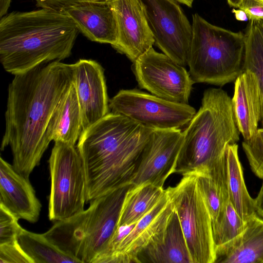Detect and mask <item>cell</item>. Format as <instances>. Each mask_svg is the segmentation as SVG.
<instances>
[{"instance_id":"obj_28","label":"cell","mask_w":263,"mask_h":263,"mask_svg":"<svg viewBox=\"0 0 263 263\" xmlns=\"http://www.w3.org/2000/svg\"><path fill=\"white\" fill-rule=\"evenodd\" d=\"M242 147L252 172L263 180V128L248 140H243Z\"/></svg>"},{"instance_id":"obj_35","label":"cell","mask_w":263,"mask_h":263,"mask_svg":"<svg viewBox=\"0 0 263 263\" xmlns=\"http://www.w3.org/2000/svg\"><path fill=\"white\" fill-rule=\"evenodd\" d=\"M232 12L234 13L236 20L240 21H247L249 18L246 13L241 9H232Z\"/></svg>"},{"instance_id":"obj_30","label":"cell","mask_w":263,"mask_h":263,"mask_svg":"<svg viewBox=\"0 0 263 263\" xmlns=\"http://www.w3.org/2000/svg\"><path fill=\"white\" fill-rule=\"evenodd\" d=\"M0 263H33L17 240L0 245Z\"/></svg>"},{"instance_id":"obj_7","label":"cell","mask_w":263,"mask_h":263,"mask_svg":"<svg viewBox=\"0 0 263 263\" xmlns=\"http://www.w3.org/2000/svg\"><path fill=\"white\" fill-rule=\"evenodd\" d=\"M54 143L49 160L51 191L48 217L59 221L84 210L87 188L84 164L77 147L63 142Z\"/></svg>"},{"instance_id":"obj_11","label":"cell","mask_w":263,"mask_h":263,"mask_svg":"<svg viewBox=\"0 0 263 263\" xmlns=\"http://www.w3.org/2000/svg\"><path fill=\"white\" fill-rule=\"evenodd\" d=\"M133 185L125 184L91 201L87 209L83 262L93 263L106 252L117 228L125 195Z\"/></svg>"},{"instance_id":"obj_34","label":"cell","mask_w":263,"mask_h":263,"mask_svg":"<svg viewBox=\"0 0 263 263\" xmlns=\"http://www.w3.org/2000/svg\"><path fill=\"white\" fill-rule=\"evenodd\" d=\"M11 0H0V17L7 14Z\"/></svg>"},{"instance_id":"obj_21","label":"cell","mask_w":263,"mask_h":263,"mask_svg":"<svg viewBox=\"0 0 263 263\" xmlns=\"http://www.w3.org/2000/svg\"><path fill=\"white\" fill-rule=\"evenodd\" d=\"M82 132L81 113L73 82L61 97L51 115L47 136L50 141L75 145Z\"/></svg>"},{"instance_id":"obj_20","label":"cell","mask_w":263,"mask_h":263,"mask_svg":"<svg viewBox=\"0 0 263 263\" xmlns=\"http://www.w3.org/2000/svg\"><path fill=\"white\" fill-rule=\"evenodd\" d=\"M139 262L192 263L181 224L174 211L163 234L138 255Z\"/></svg>"},{"instance_id":"obj_26","label":"cell","mask_w":263,"mask_h":263,"mask_svg":"<svg viewBox=\"0 0 263 263\" xmlns=\"http://www.w3.org/2000/svg\"><path fill=\"white\" fill-rule=\"evenodd\" d=\"M248 70L256 77L262 99L260 121L263 128V20L249 21L245 33L243 71Z\"/></svg>"},{"instance_id":"obj_1","label":"cell","mask_w":263,"mask_h":263,"mask_svg":"<svg viewBox=\"0 0 263 263\" xmlns=\"http://www.w3.org/2000/svg\"><path fill=\"white\" fill-rule=\"evenodd\" d=\"M73 82V64L53 61L14 75L9 84L1 149L10 147L13 167L24 177L40 164L51 142V115Z\"/></svg>"},{"instance_id":"obj_5","label":"cell","mask_w":263,"mask_h":263,"mask_svg":"<svg viewBox=\"0 0 263 263\" xmlns=\"http://www.w3.org/2000/svg\"><path fill=\"white\" fill-rule=\"evenodd\" d=\"M192 25L187 66L194 83L223 86L234 82L243 71L245 34L213 25L198 13Z\"/></svg>"},{"instance_id":"obj_9","label":"cell","mask_w":263,"mask_h":263,"mask_svg":"<svg viewBox=\"0 0 263 263\" xmlns=\"http://www.w3.org/2000/svg\"><path fill=\"white\" fill-rule=\"evenodd\" d=\"M156 45L178 64L187 66L192 25L176 0H140Z\"/></svg>"},{"instance_id":"obj_25","label":"cell","mask_w":263,"mask_h":263,"mask_svg":"<svg viewBox=\"0 0 263 263\" xmlns=\"http://www.w3.org/2000/svg\"><path fill=\"white\" fill-rule=\"evenodd\" d=\"M17 241L33 263L80 262L62 252L43 234L35 233L22 228L18 235Z\"/></svg>"},{"instance_id":"obj_32","label":"cell","mask_w":263,"mask_h":263,"mask_svg":"<svg viewBox=\"0 0 263 263\" xmlns=\"http://www.w3.org/2000/svg\"><path fill=\"white\" fill-rule=\"evenodd\" d=\"M239 8L246 13L249 21L263 20V0H242Z\"/></svg>"},{"instance_id":"obj_13","label":"cell","mask_w":263,"mask_h":263,"mask_svg":"<svg viewBox=\"0 0 263 263\" xmlns=\"http://www.w3.org/2000/svg\"><path fill=\"white\" fill-rule=\"evenodd\" d=\"M116 23L117 39L111 46L133 63L155 44L140 0H106Z\"/></svg>"},{"instance_id":"obj_36","label":"cell","mask_w":263,"mask_h":263,"mask_svg":"<svg viewBox=\"0 0 263 263\" xmlns=\"http://www.w3.org/2000/svg\"><path fill=\"white\" fill-rule=\"evenodd\" d=\"M228 4L231 7L239 8L242 0H227Z\"/></svg>"},{"instance_id":"obj_8","label":"cell","mask_w":263,"mask_h":263,"mask_svg":"<svg viewBox=\"0 0 263 263\" xmlns=\"http://www.w3.org/2000/svg\"><path fill=\"white\" fill-rule=\"evenodd\" d=\"M111 112L153 129H178L196 113L189 104L164 100L138 89H122L109 101Z\"/></svg>"},{"instance_id":"obj_16","label":"cell","mask_w":263,"mask_h":263,"mask_svg":"<svg viewBox=\"0 0 263 263\" xmlns=\"http://www.w3.org/2000/svg\"><path fill=\"white\" fill-rule=\"evenodd\" d=\"M0 204L17 219L36 222L42 205L29 178L17 173L13 166L0 159Z\"/></svg>"},{"instance_id":"obj_23","label":"cell","mask_w":263,"mask_h":263,"mask_svg":"<svg viewBox=\"0 0 263 263\" xmlns=\"http://www.w3.org/2000/svg\"><path fill=\"white\" fill-rule=\"evenodd\" d=\"M87 210L68 218L57 221L43 234L62 252L83 262Z\"/></svg>"},{"instance_id":"obj_18","label":"cell","mask_w":263,"mask_h":263,"mask_svg":"<svg viewBox=\"0 0 263 263\" xmlns=\"http://www.w3.org/2000/svg\"><path fill=\"white\" fill-rule=\"evenodd\" d=\"M89 40L114 45L117 27L113 11L106 0L87 2L72 6L64 12Z\"/></svg>"},{"instance_id":"obj_3","label":"cell","mask_w":263,"mask_h":263,"mask_svg":"<svg viewBox=\"0 0 263 263\" xmlns=\"http://www.w3.org/2000/svg\"><path fill=\"white\" fill-rule=\"evenodd\" d=\"M80 31L65 13L13 11L0 19V61L14 75L69 57Z\"/></svg>"},{"instance_id":"obj_33","label":"cell","mask_w":263,"mask_h":263,"mask_svg":"<svg viewBox=\"0 0 263 263\" xmlns=\"http://www.w3.org/2000/svg\"><path fill=\"white\" fill-rule=\"evenodd\" d=\"M254 201L256 214L263 219V181L260 191L256 198L254 199Z\"/></svg>"},{"instance_id":"obj_17","label":"cell","mask_w":263,"mask_h":263,"mask_svg":"<svg viewBox=\"0 0 263 263\" xmlns=\"http://www.w3.org/2000/svg\"><path fill=\"white\" fill-rule=\"evenodd\" d=\"M234 82V114L243 140H248L257 131L261 117L260 90L256 77L248 70H243Z\"/></svg>"},{"instance_id":"obj_10","label":"cell","mask_w":263,"mask_h":263,"mask_svg":"<svg viewBox=\"0 0 263 263\" xmlns=\"http://www.w3.org/2000/svg\"><path fill=\"white\" fill-rule=\"evenodd\" d=\"M133 63L139 87L164 100L189 104L194 83L184 66L153 47Z\"/></svg>"},{"instance_id":"obj_6","label":"cell","mask_w":263,"mask_h":263,"mask_svg":"<svg viewBox=\"0 0 263 263\" xmlns=\"http://www.w3.org/2000/svg\"><path fill=\"white\" fill-rule=\"evenodd\" d=\"M166 191L179 218L192 263H214L215 246L209 211L194 172L182 175Z\"/></svg>"},{"instance_id":"obj_4","label":"cell","mask_w":263,"mask_h":263,"mask_svg":"<svg viewBox=\"0 0 263 263\" xmlns=\"http://www.w3.org/2000/svg\"><path fill=\"white\" fill-rule=\"evenodd\" d=\"M175 173L209 170L239 140L232 98L221 88L204 90L201 105L183 132Z\"/></svg>"},{"instance_id":"obj_27","label":"cell","mask_w":263,"mask_h":263,"mask_svg":"<svg viewBox=\"0 0 263 263\" xmlns=\"http://www.w3.org/2000/svg\"><path fill=\"white\" fill-rule=\"evenodd\" d=\"M245 227L246 223L238 215L229 199L217 219L212 223L215 249L237 238L242 233Z\"/></svg>"},{"instance_id":"obj_15","label":"cell","mask_w":263,"mask_h":263,"mask_svg":"<svg viewBox=\"0 0 263 263\" xmlns=\"http://www.w3.org/2000/svg\"><path fill=\"white\" fill-rule=\"evenodd\" d=\"M174 211L166 191L160 200L137 222L131 232L117 245L108 262H139V254L162 235Z\"/></svg>"},{"instance_id":"obj_14","label":"cell","mask_w":263,"mask_h":263,"mask_svg":"<svg viewBox=\"0 0 263 263\" xmlns=\"http://www.w3.org/2000/svg\"><path fill=\"white\" fill-rule=\"evenodd\" d=\"M73 83L80 108L82 132L109 112L104 69L97 62L80 59L73 64Z\"/></svg>"},{"instance_id":"obj_19","label":"cell","mask_w":263,"mask_h":263,"mask_svg":"<svg viewBox=\"0 0 263 263\" xmlns=\"http://www.w3.org/2000/svg\"><path fill=\"white\" fill-rule=\"evenodd\" d=\"M215 255L214 263H263V219L253 216L242 233L216 248Z\"/></svg>"},{"instance_id":"obj_22","label":"cell","mask_w":263,"mask_h":263,"mask_svg":"<svg viewBox=\"0 0 263 263\" xmlns=\"http://www.w3.org/2000/svg\"><path fill=\"white\" fill-rule=\"evenodd\" d=\"M237 143L229 144L226 150L228 193L230 201L238 215L246 223L257 214L254 199L249 195L245 183Z\"/></svg>"},{"instance_id":"obj_24","label":"cell","mask_w":263,"mask_h":263,"mask_svg":"<svg viewBox=\"0 0 263 263\" xmlns=\"http://www.w3.org/2000/svg\"><path fill=\"white\" fill-rule=\"evenodd\" d=\"M166 190L150 182L132 186L122 205L117 227L137 222L164 196Z\"/></svg>"},{"instance_id":"obj_37","label":"cell","mask_w":263,"mask_h":263,"mask_svg":"<svg viewBox=\"0 0 263 263\" xmlns=\"http://www.w3.org/2000/svg\"><path fill=\"white\" fill-rule=\"evenodd\" d=\"M178 2L184 4L189 7L191 8L192 7L193 3L194 0H176Z\"/></svg>"},{"instance_id":"obj_29","label":"cell","mask_w":263,"mask_h":263,"mask_svg":"<svg viewBox=\"0 0 263 263\" xmlns=\"http://www.w3.org/2000/svg\"><path fill=\"white\" fill-rule=\"evenodd\" d=\"M17 219L4 205L0 204V245L17 240L22 228Z\"/></svg>"},{"instance_id":"obj_2","label":"cell","mask_w":263,"mask_h":263,"mask_svg":"<svg viewBox=\"0 0 263 263\" xmlns=\"http://www.w3.org/2000/svg\"><path fill=\"white\" fill-rule=\"evenodd\" d=\"M154 130L110 112L82 132L77 147L85 169L86 202L131 183Z\"/></svg>"},{"instance_id":"obj_31","label":"cell","mask_w":263,"mask_h":263,"mask_svg":"<svg viewBox=\"0 0 263 263\" xmlns=\"http://www.w3.org/2000/svg\"><path fill=\"white\" fill-rule=\"evenodd\" d=\"M36 6L44 9H51L64 13L70 7L87 2L99 0H34Z\"/></svg>"},{"instance_id":"obj_12","label":"cell","mask_w":263,"mask_h":263,"mask_svg":"<svg viewBox=\"0 0 263 263\" xmlns=\"http://www.w3.org/2000/svg\"><path fill=\"white\" fill-rule=\"evenodd\" d=\"M183 140L180 128L154 129L140 157L131 183L150 182L163 187L167 178L175 173Z\"/></svg>"}]
</instances>
